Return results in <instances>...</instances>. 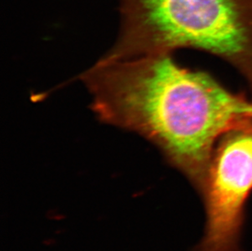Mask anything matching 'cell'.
I'll return each instance as SVG.
<instances>
[{"mask_svg":"<svg viewBox=\"0 0 252 251\" xmlns=\"http://www.w3.org/2000/svg\"><path fill=\"white\" fill-rule=\"evenodd\" d=\"M80 79L98 119L149 140L198 190L220 138L252 120V100L169 53L101 57Z\"/></svg>","mask_w":252,"mask_h":251,"instance_id":"1","label":"cell"},{"mask_svg":"<svg viewBox=\"0 0 252 251\" xmlns=\"http://www.w3.org/2000/svg\"><path fill=\"white\" fill-rule=\"evenodd\" d=\"M121 28L107 59L193 48L235 67L252 90V0H120Z\"/></svg>","mask_w":252,"mask_h":251,"instance_id":"2","label":"cell"},{"mask_svg":"<svg viewBox=\"0 0 252 251\" xmlns=\"http://www.w3.org/2000/svg\"><path fill=\"white\" fill-rule=\"evenodd\" d=\"M199 191L207 223L195 251H241L245 206L252 192V120L220 138Z\"/></svg>","mask_w":252,"mask_h":251,"instance_id":"3","label":"cell"}]
</instances>
